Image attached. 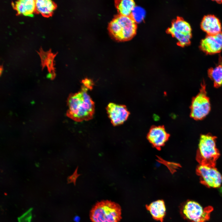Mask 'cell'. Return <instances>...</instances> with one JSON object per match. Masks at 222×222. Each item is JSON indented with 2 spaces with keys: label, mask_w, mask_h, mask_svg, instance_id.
<instances>
[{
  "label": "cell",
  "mask_w": 222,
  "mask_h": 222,
  "mask_svg": "<svg viewBox=\"0 0 222 222\" xmlns=\"http://www.w3.org/2000/svg\"><path fill=\"white\" fill-rule=\"evenodd\" d=\"M137 23L130 16L118 14L109 24L108 30L114 39L119 41H125L131 39L135 35Z\"/></svg>",
  "instance_id": "7a4b0ae2"
},
{
  "label": "cell",
  "mask_w": 222,
  "mask_h": 222,
  "mask_svg": "<svg viewBox=\"0 0 222 222\" xmlns=\"http://www.w3.org/2000/svg\"><path fill=\"white\" fill-rule=\"evenodd\" d=\"M83 86L87 89L91 90L92 89L94 85L93 81L91 79L85 78L82 80Z\"/></svg>",
  "instance_id": "d6986e66"
},
{
  "label": "cell",
  "mask_w": 222,
  "mask_h": 222,
  "mask_svg": "<svg viewBox=\"0 0 222 222\" xmlns=\"http://www.w3.org/2000/svg\"><path fill=\"white\" fill-rule=\"evenodd\" d=\"M167 32L176 39L179 46L184 47L190 44L192 37L191 27L183 18L178 17L174 20Z\"/></svg>",
  "instance_id": "52a82bcc"
},
{
  "label": "cell",
  "mask_w": 222,
  "mask_h": 222,
  "mask_svg": "<svg viewBox=\"0 0 222 222\" xmlns=\"http://www.w3.org/2000/svg\"><path fill=\"white\" fill-rule=\"evenodd\" d=\"M169 134L163 126H154L150 130L147 138L150 143L156 148L160 149L167 141Z\"/></svg>",
  "instance_id": "8fae6325"
},
{
  "label": "cell",
  "mask_w": 222,
  "mask_h": 222,
  "mask_svg": "<svg viewBox=\"0 0 222 222\" xmlns=\"http://www.w3.org/2000/svg\"><path fill=\"white\" fill-rule=\"evenodd\" d=\"M146 11L142 7L135 6L133 9L130 16L136 23H140L144 19L146 16Z\"/></svg>",
  "instance_id": "ac0fdd59"
},
{
  "label": "cell",
  "mask_w": 222,
  "mask_h": 222,
  "mask_svg": "<svg viewBox=\"0 0 222 222\" xmlns=\"http://www.w3.org/2000/svg\"><path fill=\"white\" fill-rule=\"evenodd\" d=\"M219 155L215 137L209 134L202 135L199 141L196 157L200 164L215 166Z\"/></svg>",
  "instance_id": "277c9868"
},
{
  "label": "cell",
  "mask_w": 222,
  "mask_h": 222,
  "mask_svg": "<svg viewBox=\"0 0 222 222\" xmlns=\"http://www.w3.org/2000/svg\"><path fill=\"white\" fill-rule=\"evenodd\" d=\"M120 206L110 200H105L97 203L90 213L92 222H119L121 219Z\"/></svg>",
  "instance_id": "3957f363"
},
{
  "label": "cell",
  "mask_w": 222,
  "mask_h": 222,
  "mask_svg": "<svg viewBox=\"0 0 222 222\" xmlns=\"http://www.w3.org/2000/svg\"><path fill=\"white\" fill-rule=\"evenodd\" d=\"M202 29L208 35H213L221 32V26L219 19L214 15L204 16L201 23Z\"/></svg>",
  "instance_id": "7c38bea8"
},
{
  "label": "cell",
  "mask_w": 222,
  "mask_h": 222,
  "mask_svg": "<svg viewBox=\"0 0 222 222\" xmlns=\"http://www.w3.org/2000/svg\"><path fill=\"white\" fill-rule=\"evenodd\" d=\"M211 109L210 99L207 96L206 84L203 80L199 92L192 99L190 116L195 120H202L209 114Z\"/></svg>",
  "instance_id": "8992f818"
},
{
  "label": "cell",
  "mask_w": 222,
  "mask_h": 222,
  "mask_svg": "<svg viewBox=\"0 0 222 222\" xmlns=\"http://www.w3.org/2000/svg\"><path fill=\"white\" fill-rule=\"evenodd\" d=\"M106 110L111 122L114 126L123 124L127 120L130 114L125 106L113 103H109Z\"/></svg>",
  "instance_id": "9c48e42d"
},
{
  "label": "cell",
  "mask_w": 222,
  "mask_h": 222,
  "mask_svg": "<svg viewBox=\"0 0 222 222\" xmlns=\"http://www.w3.org/2000/svg\"><path fill=\"white\" fill-rule=\"evenodd\" d=\"M88 90L82 85L80 91L70 94L68 98L67 116L76 122L88 121L93 117L95 104Z\"/></svg>",
  "instance_id": "6da1fadb"
},
{
  "label": "cell",
  "mask_w": 222,
  "mask_h": 222,
  "mask_svg": "<svg viewBox=\"0 0 222 222\" xmlns=\"http://www.w3.org/2000/svg\"><path fill=\"white\" fill-rule=\"evenodd\" d=\"M115 5L118 14L125 16H130L135 6V2L133 0H116Z\"/></svg>",
  "instance_id": "e0dca14e"
},
{
  "label": "cell",
  "mask_w": 222,
  "mask_h": 222,
  "mask_svg": "<svg viewBox=\"0 0 222 222\" xmlns=\"http://www.w3.org/2000/svg\"><path fill=\"white\" fill-rule=\"evenodd\" d=\"M146 208L154 219L161 222L163 221L166 213V207L163 200L154 201L149 205H146Z\"/></svg>",
  "instance_id": "5bb4252c"
},
{
  "label": "cell",
  "mask_w": 222,
  "mask_h": 222,
  "mask_svg": "<svg viewBox=\"0 0 222 222\" xmlns=\"http://www.w3.org/2000/svg\"><path fill=\"white\" fill-rule=\"evenodd\" d=\"M200 47L207 54L220 52L222 49V31L215 35H208L201 41Z\"/></svg>",
  "instance_id": "30bf717a"
},
{
  "label": "cell",
  "mask_w": 222,
  "mask_h": 222,
  "mask_svg": "<svg viewBox=\"0 0 222 222\" xmlns=\"http://www.w3.org/2000/svg\"><path fill=\"white\" fill-rule=\"evenodd\" d=\"M35 11L45 17L51 15L56 8V4L51 0H35Z\"/></svg>",
  "instance_id": "9a60e30c"
},
{
  "label": "cell",
  "mask_w": 222,
  "mask_h": 222,
  "mask_svg": "<svg viewBox=\"0 0 222 222\" xmlns=\"http://www.w3.org/2000/svg\"><path fill=\"white\" fill-rule=\"evenodd\" d=\"M180 212L183 218L190 222H206L213 210L212 206L204 208L198 202L188 200L182 206Z\"/></svg>",
  "instance_id": "5b68a950"
},
{
  "label": "cell",
  "mask_w": 222,
  "mask_h": 222,
  "mask_svg": "<svg viewBox=\"0 0 222 222\" xmlns=\"http://www.w3.org/2000/svg\"><path fill=\"white\" fill-rule=\"evenodd\" d=\"M217 65L208 69V76L213 81L214 86L218 88L222 85V59H219Z\"/></svg>",
  "instance_id": "2e32d148"
},
{
  "label": "cell",
  "mask_w": 222,
  "mask_h": 222,
  "mask_svg": "<svg viewBox=\"0 0 222 222\" xmlns=\"http://www.w3.org/2000/svg\"><path fill=\"white\" fill-rule=\"evenodd\" d=\"M201 183L208 187H220L222 183V176L214 166L200 164L196 170Z\"/></svg>",
  "instance_id": "ba28073f"
},
{
  "label": "cell",
  "mask_w": 222,
  "mask_h": 222,
  "mask_svg": "<svg viewBox=\"0 0 222 222\" xmlns=\"http://www.w3.org/2000/svg\"><path fill=\"white\" fill-rule=\"evenodd\" d=\"M12 6L18 14L32 16L35 11V0H20L12 2Z\"/></svg>",
  "instance_id": "4fadbf2b"
}]
</instances>
